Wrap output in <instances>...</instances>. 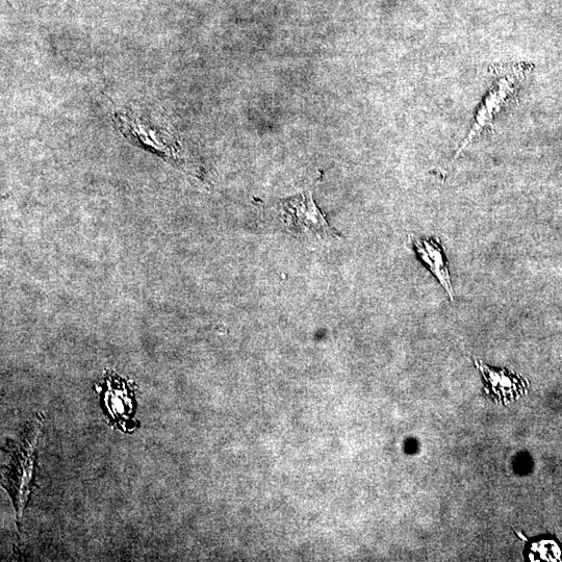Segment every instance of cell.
<instances>
[{
  "label": "cell",
  "instance_id": "1",
  "mask_svg": "<svg viewBox=\"0 0 562 562\" xmlns=\"http://www.w3.org/2000/svg\"><path fill=\"white\" fill-rule=\"evenodd\" d=\"M275 214L280 226L304 244L322 245L340 238L317 207L311 191L280 200Z\"/></svg>",
  "mask_w": 562,
  "mask_h": 562
},
{
  "label": "cell",
  "instance_id": "2",
  "mask_svg": "<svg viewBox=\"0 0 562 562\" xmlns=\"http://www.w3.org/2000/svg\"><path fill=\"white\" fill-rule=\"evenodd\" d=\"M42 421L37 418L29 427L19 446L12 451L11 464L6 475V488L10 491L17 510L18 518L31 493L34 473L36 448L41 436Z\"/></svg>",
  "mask_w": 562,
  "mask_h": 562
},
{
  "label": "cell",
  "instance_id": "3",
  "mask_svg": "<svg viewBox=\"0 0 562 562\" xmlns=\"http://www.w3.org/2000/svg\"><path fill=\"white\" fill-rule=\"evenodd\" d=\"M518 83L517 73L507 74L505 78L498 81L497 85L490 92L489 97L485 99L483 107H481L476 116L471 132L465 143L457 151L455 159L474 141L483 131L484 127L491 123L493 117L500 111L509 97L516 93Z\"/></svg>",
  "mask_w": 562,
  "mask_h": 562
},
{
  "label": "cell",
  "instance_id": "4",
  "mask_svg": "<svg viewBox=\"0 0 562 562\" xmlns=\"http://www.w3.org/2000/svg\"><path fill=\"white\" fill-rule=\"evenodd\" d=\"M116 123L120 130L126 135L135 139L137 143L152 148L153 151L163 153V156L171 159L175 158L178 152L176 142L169 133L152 129L147 123L141 119L133 118L126 115H116Z\"/></svg>",
  "mask_w": 562,
  "mask_h": 562
},
{
  "label": "cell",
  "instance_id": "5",
  "mask_svg": "<svg viewBox=\"0 0 562 562\" xmlns=\"http://www.w3.org/2000/svg\"><path fill=\"white\" fill-rule=\"evenodd\" d=\"M411 242L419 255V259L436 276L450 299L453 300L454 291L441 241L438 238L422 239L411 236Z\"/></svg>",
  "mask_w": 562,
  "mask_h": 562
},
{
  "label": "cell",
  "instance_id": "6",
  "mask_svg": "<svg viewBox=\"0 0 562 562\" xmlns=\"http://www.w3.org/2000/svg\"><path fill=\"white\" fill-rule=\"evenodd\" d=\"M490 395L499 401H510L521 395L525 388L524 380L517 374L506 370H495L476 362Z\"/></svg>",
  "mask_w": 562,
  "mask_h": 562
},
{
  "label": "cell",
  "instance_id": "7",
  "mask_svg": "<svg viewBox=\"0 0 562 562\" xmlns=\"http://www.w3.org/2000/svg\"><path fill=\"white\" fill-rule=\"evenodd\" d=\"M532 560L555 561L559 557V549L553 543H540L532 547Z\"/></svg>",
  "mask_w": 562,
  "mask_h": 562
}]
</instances>
